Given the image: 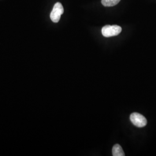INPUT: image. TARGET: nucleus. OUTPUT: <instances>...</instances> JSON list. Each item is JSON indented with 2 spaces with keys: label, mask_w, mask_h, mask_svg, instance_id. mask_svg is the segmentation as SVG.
I'll list each match as a JSON object with an SVG mask.
<instances>
[{
  "label": "nucleus",
  "mask_w": 156,
  "mask_h": 156,
  "mask_svg": "<svg viewBox=\"0 0 156 156\" xmlns=\"http://www.w3.org/2000/svg\"><path fill=\"white\" fill-rule=\"evenodd\" d=\"M122 30V27L117 25H106L102 28V34L104 37L109 38L119 35Z\"/></svg>",
  "instance_id": "nucleus-1"
},
{
  "label": "nucleus",
  "mask_w": 156,
  "mask_h": 156,
  "mask_svg": "<svg viewBox=\"0 0 156 156\" xmlns=\"http://www.w3.org/2000/svg\"><path fill=\"white\" fill-rule=\"evenodd\" d=\"M64 13V8L60 2H57L53 6V10L50 13V19L53 22H59L62 14Z\"/></svg>",
  "instance_id": "nucleus-2"
},
{
  "label": "nucleus",
  "mask_w": 156,
  "mask_h": 156,
  "mask_svg": "<svg viewBox=\"0 0 156 156\" xmlns=\"http://www.w3.org/2000/svg\"><path fill=\"white\" fill-rule=\"evenodd\" d=\"M130 120L134 126L138 127H144L147 124V120L141 114L134 112L130 115Z\"/></svg>",
  "instance_id": "nucleus-3"
},
{
  "label": "nucleus",
  "mask_w": 156,
  "mask_h": 156,
  "mask_svg": "<svg viewBox=\"0 0 156 156\" xmlns=\"http://www.w3.org/2000/svg\"><path fill=\"white\" fill-rule=\"evenodd\" d=\"M112 155L113 156H124L125 154L121 146L119 144L114 145L112 149Z\"/></svg>",
  "instance_id": "nucleus-4"
},
{
  "label": "nucleus",
  "mask_w": 156,
  "mask_h": 156,
  "mask_svg": "<svg viewBox=\"0 0 156 156\" xmlns=\"http://www.w3.org/2000/svg\"><path fill=\"white\" fill-rule=\"evenodd\" d=\"M120 0H102L101 2L105 6H113L117 5Z\"/></svg>",
  "instance_id": "nucleus-5"
}]
</instances>
